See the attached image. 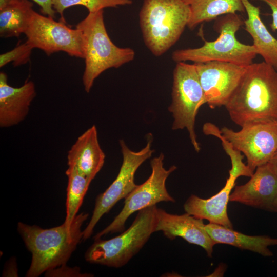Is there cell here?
Returning <instances> with one entry per match:
<instances>
[{"label": "cell", "mask_w": 277, "mask_h": 277, "mask_svg": "<svg viewBox=\"0 0 277 277\" xmlns=\"http://www.w3.org/2000/svg\"><path fill=\"white\" fill-rule=\"evenodd\" d=\"M225 107L240 127L253 122H277V71L264 61L247 66Z\"/></svg>", "instance_id": "obj_1"}, {"label": "cell", "mask_w": 277, "mask_h": 277, "mask_svg": "<svg viewBox=\"0 0 277 277\" xmlns=\"http://www.w3.org/2000/svg\"><path fill=\"white\" fill-rule=\"evenodd\" d=\"M77 214L69 228L64 223L49 229L18 222L17 230L26 247L32 254L27 277H37L44 272L66 264L83 239L81 227L88 216Z\"/></svg>", "instance_id": "obj_2"}, {"label": "cell", "mask_w": 277, "mask_h": 277, "mask_svg": "<svg viewBox=\"0 0 277 277\" xmlns=\"http://www.w3.org/2000/svg\"><path fill=\"white\" fill-rule=\"evenodd\" d=\"M190 17L184 0H144L139 19L145 44L154 56L163 55L180 39Z\"/></svg>", "instance_id": "obj_3"}, {"label": "cell", "mask_w": 277, "mask_h": 277, "mask_svg": "<svg viewBox=\"0 0 277 277\" xmlns=\"http://www.w3.org/2000/svg\"><path fill=\"white\" fill-rule=\"evenodd\" d=\"M103 10L89 13L76 28L83 34L85 67L82 80L84 90L89 93L95 80L104 71L118 68L132 61L134 51L121 48L111 40L105 27Z\"/></svg>", "instance_id": "obj_4"}, {"label": "cell", "mask_w": 277, "mask_h": 277, "mask_svg": "<svg viewBox=\"0 0 277 277\" xmlns=\"http://www.w3.org/2000/svg\"><path fill=\"white\" fill-rule=\"evenodd\" d=\"M215 20L213 28L219 34L216 39L205 41L200 47L176 50L172 53V60L193 63L220 61L245 67L253 63L258 55L255 48L236 37V32L244 25L241 16L237 13L228 14Z\"/></svg>", "instance_id": "obj_5"}, {"label": "cell", "mask_w": 277, "mask_h": 277, "mask_svg": "<svg viewBox=\"0 0 277 277\" xmlns=\"http://www.w3.org/2000/svg\"><path fill=\"white\" fill-rule=\"evenodd\" d=\"M157 209L155 205L138 211L131 225L117 236L94 240L85 254V260L110 267L124 266L156 232Z\"/></svg>", "instance_id": "obj_6"}, {"label": "cell", "mask_w": 277, "mask_h": 277, "mask_svg": "<svg viewBox=\"0 0 277 277\" xmlns=\"http://www.w3.org/2000/svg\"><path fill=\"white\" fill-rule=\"evenodd\" d=\"M172 102L168 108L172 113L173 130L186 129L196 152L201 148L194 126L200 108L205 104L204 92L194 64L176 63L173 72Z\"/></svg>", "instance_id": "obj_7"}, {"label": "cell", "mask_w": 277, "mask_h": 277, "mask_svg": "<svg viewBox=\"0 0 277 277\" xmlns=\"http://www.w3.org/2000/svg\"><path fill=\"white\" fill-rule=\"evenodd\" d=\"M164 154L161 153L150 161L152 171L150 176L143 184L137 185L125 198L121 212L108 226L94 236V240L101 239L107 234L123 231L128 217L136 211L161 202H175L167 191L166 181L177 167L173 165L166 169L164 167Z\"/></svg>", "instance_id": "obj_8"}, {"label": "cell", "mask_w": 277, "mask_h": 277, "mask_svg": "<svg viewBox=\"0 0 277 277\" xmlns=\"http://www.w3.org/2000/svg\"><path fill=\"white\" fill-rule=\"evenodd\" d=\"M145 147L138 151L130 149L125 142L121 140L120 144L123 162L116 179L103 193L97 196L92 217L83 231V240L89 239L96 224L104 214L122 199H125L137 186L134 182L135 172L146 160L151 156L152 137L149 135Z\"/></svg>", "instance_id": "obj_9"}, {"label": "cell", "mask_w": 277, "mask_h": 277, "mask_svg": "<svg viewBox=\"0 0 277 277\" xmlns=\"http://www.w3.org/2000/svg\"><path fill=\"white\" fill-rule=\"evenodd\" d=\"M26 42L33 48H38L49 56L59 51L71 56L84 59V42L82 32L72 29L66 23L39 14L33 10L24 33Z\"/></svg>", "instance_id": "obj_10"}, {"label": "cell", "mask_w": 277, "mask_h": 277, "mask_svg": "<svg viewBox=\"0 0 277 277\" xmlns=\"http://www.w3.org/2000/svg\"><path fill=\"white\" fill-rule=\"evenodd\" d=\"M222 135L247 159V165L254 172L269 162L277 149V122L249 123L235 131L227 127L220 130Z\"/></svg>", "instance_id": "obj_11"}, {"label": "cell", "mask_w": 277, "mask_h": 277, "mask_svg": "<svg viewBox=\"0 0 277 277\" xmlns=\"http://www.w3.org/2000/svg\"><path fill=\"white\" fill-rule=\"evenodd\" d=\"M194 64L204 92L205 104L211 109L225 106L247 67L220 61Z\"/></svg>", "instance_id": "obj_12"}, {"label": "cell", "mask_w": 277, "mask_h": 277, "mask_svg": "<svg viewBox=\"0 0 277 277\" xmlns=\"http://www.w3.org/2000/svg\"><path fill=\"white\" fill-rule=\"evenodd\" d=\"M277 199V170L268 162L258 167L250 179L236 186L229 201L273 212Z\"/></svg>", "instance_id": "obj_13"}, {"label": "cell", "mask_w": 277, "mask_h": 277, "mask_svg": "<svg viewBox=\"0 0 277 277\" xmlns=\"http://www.w3.org/2000/svg\"><path fill=\"white\" fill-rule=\"evenodd\" d=\"M203 220L187 213L173 214L157 208L155 231H162L172 240L180 237L190 244L201 246L208 257H212L213 247L216 243L207 232Z\"/></svg>", "instance_id": "obj_14"}, {"label": "cell", "mask_w": 277, "mask_h": 277, "mask_svg": "<svg viewBox=\"0 0 277 277\" xmlns=\"http://www.w3.org/2000/svg\"><path fill=\"white\" fill-rule=\"evenodd\" d=\"M36 95L35 86L26 80L19 87L7 82V75L0 72V127L8 128L19 124L27 117L31 103Z\"/></svg>", "instance_id": "obj_15"}, {"label": "cell", "mask_w": 277, "mask_h": 277, "mask_svg": "<svg viewBox=\"0 0 277 277\" xmlns=\"http://www.w3.org/2000/svg\"><path fill=\"white\" fill-rule=\"evenodd\" d=\"M229 174L225 186L214 195L204 199L191 195L184 204L185 211L195 217L232 229V224L227 214V205L235 181L242 175L232 169L229 170Z\"/></svg>", "instance_id": "obj_16"}, {"label": "cell", "mask_w": 277, "mask_h": 277, "mask_svg": "<svg viewBox=\"0 0 277 277\" xmlns=\"http://www.w3.org/2000/svg\"><path fill=\"white\" fill-rule=\"evenodd\" d=\"M105 159L97 129L93 125L77 138L68 151L67 165L92 181L103 167Z\"/></svg>", "instance_id": "obj_17"}, {"label": "cell", "mask_w": 277, "mask_h": 277, "mask_svg": "<svg viewBox=\"0 0 277 277\" xmlns=\"http://www.w3.org/2000/svg\"><path fill=\"white\" fill-rule=\"evenodd\" d=\"M247 18L244 21V29L251 36L257 54L277 71V39L272 36L262 21L260 9L249 0H243Z\"/></svg>", "instance_id": "obj_18"}, {"label": "cell", "mask_w": 277, "mask_h": 277, "mask_svg": "<svg viewBox=\"0 0 277 277\" xmlns=\"http://www.w3.org/2000/svg\"><path fill=\"white\" fill-rule=\"evenodd\" d=\"M205 229L216 244H225L259 253L264 256H271L273 253L269 246L277 245V239L266 235L251 236L236 231L231 228L209 223Z\"/></svg>", "instance_id": "obj_19"}, {"label": "cell", "mask_w": 277, "mask_h": 277, "mask_svg": "<svg viewBox=\"0 0 277 277\" xmlns=\"http://www.w3.org/2000/svg\"><path fill=\"white\" fill-rule=\"evenodd\" d=\"M190 10L187 27L194 29L197 25L228 14L245 12L243 0H184Z\"/></svg>", "instance_id": "obj_20"}, {"label": "cell", "mask_w": 277, "mask_h": 277, "mask_svg": "<svg viewBox=\"0 0 277 277\" xmlns=\"http://www.w3.org/2000/svg\"><path fill=\"white\" fill-rule=\"evenodd\" d=\"M33 6L28 0H17L0 10L1 37H18L25 33Z\"/></svg>", "instance_id": "obj_21"}, {"label": "cell", "mask_w": 277, "mask_h": 277, "mask_svg": "<svg viewBox=\"0 0 277 277\" xmlns=\"http://www.w3.org/2000/svg\"><path fill=\"white\" fill-rule=\"evenodd\" d=\"M66 174L68 184L66 216L64 224L70 228L91 181L73 167H68Z\"/></svg>", "instance_id": "obj_22"}, {"label": "cell", "mask_w": 277, "mask_h": 277, "mask_svg": "<svg viewBox=\"0 0 277 277\" xmlns=\"http://www.w3.org/2000/svg\"><path fill=\"white\" fill-rule=\"evenodd\" d=\"M132 0H53V8L60 14V21L66 23L64 16L65 10L69 7L80 5L85 7L89 13H93L108 7H116L118 6L129 5Z\"/></svg>", "instance_id": "obj_23"}, {"label": "cell", "mask_w": 277, "mask_h": 277, "mask_svg": "<svg viewBox=\"0 0 277 277\" xmlns=\"http://www.w3.org/2000/svg\"><path fill=\"white\" fill-rule=\"evenodd\" d=\"M33 48L27 42L17 46L12 50L0 55V67L12 62L14 67L27 64L30 60Z\"/></svg>", "instance_id": "obj_24"}, {"label": "cell", "mask_w": 277, "mask_h": 277, "mask_svg": "<svg viewBox=\"0 0 277 277\" xmlns=\"http://www.w3.org/2000/svg\"><path fill=\"white\" fill-rule=\"evenodd\" d=\"M48 276H81L84 275L80 272L79 269L77 268H69L65 267V265L57 267L46 272Z\"/></svg>", "instance_id": "obj_25"}, {"label": "cell", "mask_w": 277, "mask_h": 277, "mask_svg": "<svg viewBox=\"0 0 277 277\" xmlns=\"http://www.w3.org/2000/svg\"><path fill=\"white\" fill-rule=\"evenodd\" d=\"M41 7V11L44 15L55 18L56 11L53 8V0H32Z\"/></svg>", "instance_id": "obj_26"}, {"label": "cell", "mask_w": 277, "mask_h": 277, "mask_svg": "<svg viewBox=\"0 0 277 277\" xmlns=\"http://www.w3.org/2000/svg\"><path fill=\"white\" fill-rule=\"evenodd\" d=\"M266 3L271 10L272 23L270 25L273 31H277V0H259Z\"/></svg>", "instance_id": "obj_27"}, {"label": "cell", "mask_w": 277, "mask_h": 277, "mask_svg": "<svg viewBox=\"0 0 277 277\" xmlns=\"http://www.w3.org/2000/svg\"><path fill=\"white\" fill-rule=\"evenodd\" d=\"M277 170V149L269 162Z\"/></svg>", "instance_id": "obj_28"}, {"label": "cell", "mask_w": 277, "mask_h": 277, "mask_svg": "<svg viewBox=\"0 0 277 277\" xmlns=\"http://www.w3.org/2000/svg\"><path fill=\"white\" fill-rule=\"evenodd\" d=\"M273 212H277V199L275 201L273 206Z\"/></svg>", "instance_id": "obj_29"}]
</instances>
